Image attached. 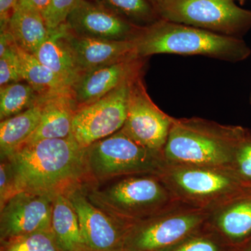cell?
I'll return each instance as SVG.
<instances>
[{
    "label": "cell",
    "instance_id": "cell-20",
    "mask_svg": "<svg viewBox=\"0 0 251 251\" xmlns=\"http://www.w3.org/2000/svg\"><path fill=\"white\" fill-rule=\"evenodd\" d=\"M41 103L0 122L1 158L16 152L34 134L41 121Z\"/></svg>",
    "mask_w": 251,
    "mask_h": 251
},
{
    "label": "cell",
    "instance_id": "cell-35",
    "mask_svg": "<svg viewBox=\"0 0 251 251\" xmlns=\"http://www.w3.org/2000/svg\"><path fill=\"white\" fill-rule=\"evenodd\" d=\"M239 1H242H242H244V0H239Z\"/></svg>",
    "mask_w": 251,
    "mask_h": 251
},
{
    "label": "cell",
    "instance_id": "cell-34",
    "mask_svg": "<svg viewBox=\"0 0 251 251\" xmlns=\"http://www.w3.org/2000/svg\"><path fill=\"white\" fill-rule=\"evenodd\" d=\"M243 246L244 247L240 251H251V237L247 242H244Z\"/></svg>",
    "mask_w": 251,
    "mask_h": 251
},
{
    "label": "cell",
    "instance_id": "cell-8",
    "mask_svg": "<svg viewBox=\"0 0 251 251\" xmlns=\"http://www.w3.org/2000/svg\"><path fill=\"white\" fill-rule=\"evenodd\" d=\"M160 18L240 38L251 28V11L233 0H171L159 12Z\"/></svg>",
    "mask_w": 251,
    "mask_h": 251
},
{
    "label": "cell",
    "instance_id": "cell-18",
    "mask_svg": "<svg viewBox=\"0 0 251 251\" xmlns=\"http://www.w3.org/2000/svg\"><path fill=\"white\" fill-rule=\"evenodd\" d=\"M207 224L232 244L247 242L251 237V195L211 211Z\"/></svg>",
    "mask_w": 251,
    "mask_h": 251
},
{
    "label": "cell",
    "instance_id": "cell-19",
    "mask_svg": "<svg viewBox=\"0 0 251 251\" xmlns=\"http://www.w3.org/2000/svg\"><path fill=\"white\" fill-rule=\"evenodd\" d=\"M51 229L61 251H87L78 217L66 195L53 199Z\"/></svg>",
    "mask_w": 251,
    "mask_h": 251
},
{
    "label": "cell",
    "instance_id": "cell-12",
    "mask_svg": "<svg viewBox=\"0 0 251 251\" xmlns=\"http://www.w3.org/2000/svg\"><path fill=\"white\" fill-rule=\"evenodd\" d=\"M66 23L75 35L109 41L135 40L144 28L93 0H77Z\"/></svg>",
    "mask_w": 251,
    "mask_h": 251
},
{
    "label": "cell",
    "instance_id": "cell-13",
    "mask_svg": "<svg viewBox=\"0 0 251 251\" xmlns=\"http://www.w3.org/2000/svg\"><path fill=\"white\" fill-rule=\"evenodd\" d=\"M66 196L76 212L87 251H123L126 228L94 205L82 187Z\"/></svg>",
    "mask_w": 251,
    "mask_h": 251
},
{
    "label": "cell",
    "instance_id": "cell-2",
    "mask_svg": "<svg viewBox=\"0 0 251 251\" xmlns=\"http://www.w3.org/2000/svg\"><path fill=\"white\" fill-rule=\"evenodd\" d=\"M247 129L198 117L174 118L163 158L168 165L234 170L236 150Z\"/></svg>",
    "mask_w": 251,
    "mask_h": 251
},
{
    "label": "cell",
    "instance_id": "cell-32",
    "mask_svg": "<svg viewBox=\"0 0 251 251\" xmlns=\"http://www.w3.org/2000/svg\"><path fill=\"white\" fill-rule=\"evenodd\" d=\"M18 6L32 10L45 18L50 7V0H19Z\"/></svg>",
    "mask_w": 251,
    "mask_h": 251
},
{
    "label": "cell",
    "instance_id": "cell-36",
    "mask_svg": "<svg viewBox=\"0 0 251 251\" xmlns=\"http://www.w3.org/2000/svg\"></svg>",
    "mask_w": 251,
    "mask_h": 251
},
{
    "label": "cell",
    "instance_id": "cell-28",
    "mask_svg": "<svg viewBox=\"0 0 251 251\" xmlns=\"http://www.w3.org/2000/svg\"><path fill=\"white\" fill-rule=\"evenodd\" d=\"M234 171L244 181L251 184V130L247 129V133L241 140L234 160Z\"/></svg>",
    "mask_w": 251,
    "mask_h": 251
},
{
    "label": "cell",
    "instance_id": "cell-29",
    "mask_svg": "<svg viewBox=\"0 0 251 251\" xmlns=\"http://www.w3.org/2000/svg\"><path fill=\"white\" fill-rule=\"evenodd\" d=\"M77 0H50V7L44 18L50 30L55 29L67 21Z\"/></svg>",
    "mask_w": 251,
    "mask_h": 251
},
{
    "label": "cell",
    "instance_id": "cell-23",
    "mask_svg": "<svg viewBox=\"0 0 251 251\" xmlns=\"http://www.w3.org/2000/svg\"><path fill=\"white\" fill-rule=\"evenodd\" d=\"M44 99L25 81L0 87V121L35 106Z\"/></svg>",
    "mask_w": 251,
    "mask_h": 251
},
{
    "label": "cell",
    "instance_id": "cell-1",
    "mask_svg": "<svg viewBox=\"0 0 251 251\" xmlns=\"http://www.w3.org/2000/svg\"><path fill=\"white\" fill-rule=\"evenodd\" d=\"M17 192L54 199L90 184L85 148L72 135L27 144L7 157Z\"/></svg>",
    "mask_w": 251,
    "mask_h": 251
},
{
    "label": "cell",
    "instance_id": "cell-5",
    "mask_svg": "<svg viewBox=\"0 0 251 251\" xmlns=\"http://www.w3.org/2000/svg\"><path fill=\"white\" fill-rule=\"evenodd\" d=\"M159 175L179 202L210 212L251 195V184L232 169L166 164Z\"/></svg>",
    "mask_w": 251,
    "mask_h": 251
},
{
    "label": "cell",
    "instance_id": "cell-15",
    "mask_svg": "<svg viewBox=\"0 0 251 251\" xmlns=\"http://www.w3.org/2000/svg\"><path fill=\"white\" fill-rule=\"evenodd\" d=\"M68 40L80 75L138 56L135 53V39L109 41L82 37L73 34L69 29Z\"/></svg>",
    "mask_w": 251,
    "mask_h": 251
},
{
    "label": "cell",
    "instance_id": "cell-10",
    "mask_svg": "<svg viewBox=\"0 0 251 251\" xmlns=\"http://www.w3.org/2000/svg\"><path fill=\"white\" fill-rule=\"evenodd\" d=\"M142 76L136 77L132 83L126 120L121 130L142 146L163 153L174 117L153 103Z\"/></svg>",
    "mask_w": 251,
    "mask_h": 251
},
{
    "label": "cell",
    "instance_id": "cell-22",
    "mask_svg": "<svg viewBox=\"0 0 251 251\" xmlns=\"http://www.w3.org/2000/svg\"><path fill=\"white\" fill-rule=\"evenodd\" d=\"M18 54L23 80L29 83L43 98L71 92V89L34 54L18 46Z\"/></svg>",
    "mask_w": 251,
    "mask_h": 251
},
{
    "label": "cell",
    "instance_id": "cell-6",
    "mask_svg": "<svg viewBox=\"0 0 251 251\" xmlns=\"http://www.w3.org/2000/svg\"><path fill=\"white\" fill-rule=\"evenodd\" d=\"M90 184L129 175H160L166 165L163 153L145 148L122 130L85 148Z\"/></svg>",
    "mask_w": 251,
    "mask_h": 251
},
{
    "label": "cell",
    "instance_id": "cell-16",
    "mask_svg": "<svg viewBox=\"0 0 251 251\" xmlns=\"http://www.w3.org/2000/svg\"><path fill=\"white\" fill-rule=\"evenodd\" d=\"M41 105L42 113L40 123L25 145L43 140L70 136L74 117L78 110L72 92L57 94L44 99Z\"/></svg>",
    "mask_w": 251,
    "mask_h": 251
},
{
    "label": "cell",
    "instance_id": "cell-25",
    "mask_svg": "<svg viewBox=\"0 0 251 251\" xmlns=\"http://www.w3.org/2000/svg\"><path fill=\"white\" fill-rule=\"evenodd\" d=\"M0 251H61L51 230L40 231L1 242Z\"/></svg>",
    "mask_w": 251,
    "mask_h": 251
},
{
    "label": "cell",
    "instance_id": "cell-17",
    "mask_svg": "<svg viewBox=\"0 0 251 251\" xmlns=\"http://www.w3.org/2000/svg\"><path fill=\"white\" fill-rule=\"evenodd\" d=\"M68 33L66 23L51 29L47 39L33 54L71 89L80 74L68 40Z\"/></svg>",
    "mask_w": 251,
    "mask_h": 251
},
{
    "label": "cell",
    "instance_id": "cell-30",
    "mask_svg": "<svg viewBox=\"0 0 251 251\" xmlns=\"http://www.w3.org/2000/svg\"><path fill=\"white\" fill-rule=\"evenodd\" d=\"M12 170L6 158H1L0 163V208L17 193Z\"/></svg>",
    "mask_w": 251,
    "mask_h": 251
},
{
    "label": "cell",
    "instance_id": "cell-14",
    "mask_svg": "<svg viewBox=\"0 0 251 251\" xmlns=\"http://www.w3.org/2000/svg\"><path fill=\"white\" fill-rule=\"evenodd\" d=\"M145 59L134 56L80 75L71 88L78 110L103 98L126 81L143 75Z\"/></svg>",
    "mask_w": 251,
    "mask_h": 251
},
{
    "label": "cell",
    "instance_id": "cell-21",
    "mask_svg": "<svg viewBox=\"0 0 251 251\" xmlns=\"http://www.w3.org/2000/svg\"><path fill=\"white\" fill-rule=\"evenodd\" d=\"M8 29L17 45L32 54L47 39L50 33L42 15L20 6L10 20Z\"/></svg>",
    "mask_w": 251,
    "mask_h": 251
},
{
    "label": "cell",
    "instance_id": "cell-31",
    "mask_svg": "<svg viewBox=\"0 0 251 251\" xmlns=\"http://www.w3.org/2000/svg\"><path fill=\"white\" fill-rule=\"evenodd\" d=\"M19 0H0V30L7 29Z\"/></svg>",
    "mask_w": 251,
    "mask_h": 251
},
{
    "label": "cell",
    "instance_id": "cell-7",
    "mask_svg": "<svg viewBox=\"0 0 251 251\" xmlns=\"http://www.w3.org/2000/svg\"><path fill=\"white\" fill-rule=\"evenodd\" d=\"M210 211L179 202L126 231L123 251H167L204 227Z\"/></svg>",
    "mask_w": 251,
    "mask_h": 251
},
{
    "label": "cell",
    "instance_id": "cell-27",
    "mask_svg": "<svg viewBox=\"0 0 251 251\" xmlns=\"http://www.w3.org/2000/svg\"><path fill=\"white\" fill-rule=\"evenodd\" d=\"M202 228L167 251H225L217 239L211 234H201Z\"/></svg>",
    "mask_w": 251,
    "mask_h": 251
},
{
    "label": "cell",
    "instance_id": "cell-26",
    "mask_svg": "<svg viewBox=\"0 0 251 251\" xmlns=\"http://www.w3.org/2000/svg\"><path fill=\"white\" fill-rule=\"evenodd\" d=\"M23 80L17 44L0 54V87Z\"/></svg>",
    "mask_w": 251,
    "mask_h": 251
},
{
    "label": "cell",
    "instance_id": "cell-9",
    "mask_svg": "<svg viewBox=\"0 0 251 251\" xmlns=\"http://www.w3.org/2000/svg\"><path fill=\"white\" fill-rule=\"evenodd\" d=\"M135 78L77 110L72 135L81 148H87L122 129L126 120L130 89Z\"/></svg>",
    "mask_w": 251,
    "mask_h": 251
},
{
    "label": "cell",
    "instance_id": "cell-33",
    "mask_svg": "<svg viewBox=\"0 0 251 251\" xmlns=\"http://www.w3.org/2000/svg\"><path fill=\"white\" fill-rule=\"evenodd\" d=\"M149 2L152 5L153 7L156 10V12H159L160 10L166 6L171 0H148Z\"/></svg>",
    "mask_w": 251,
    "mask_h": 251
},
{
    "label": "cell",
    "instance_id": "cell-24",
    "mask_svg": "<svg viewBox=\"0 0 251 251\" xmlns=\"http://www.w3.org/2000/svg\"><path fill=\"white\" fill-rule=\"evenodd\" d=\"M139 27H145L161 19L148 0H93Z\"/></svg>",
    "mask_w": 251,
    "mask_h": 251
},
{
    "label": "cell",
    "instance_id": "cell-4",
    "mask_svg": "<svg viewBox=\"0 0 251 251\" xmlns=\"http://www.w3.org/2000/svg\"><path fill=\"white\" fill-rule=\"evenodd\" d=\"M135 53L146 58L157 54L202 55L227 62L245 60L251 50L241 38L159 19L144 27L135 39Z\"/></svg>",
    "mask_w": 251,
    "mask_h": 251
},
{
    "label": "cell",
    "instance_id": "cell-3",
    "mask_svg": "<svg viewBox=\"0 0 251 251\" xmlns=\"http://www.w3.org/2000/svg\"><path fill=\"white\" fill-rule=\"evenodd\" d=\"M82 189L94 205L126 229L179 202L159 175L121 176Z\"/></svg>",
    "mask_w": 251,
    "mask_h": 251
},
{
    "label": "cell",
    "instance_id": "cell-11",
    "mask_svg": "<svg viewBox=\"0 0 251 251\" xmlns=\"http://www.w3.org/2000/svg\"><path fill=\"white\" fill-rule=\"evenodd\" d=\"M52 202L49 196L18 192L0 208L1 242L21 236L51 230Z\"/></svg>",
    "mask_w": 251,
    "mask_h": 251
}]
</instances>
